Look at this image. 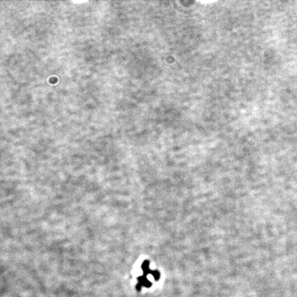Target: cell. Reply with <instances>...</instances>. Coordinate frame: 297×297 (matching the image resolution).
Instances as JSON below:
<instances>
[]
</instances>
